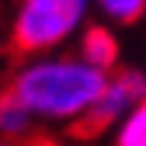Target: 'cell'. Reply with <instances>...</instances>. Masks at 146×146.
<instances>
[{
    "mask_svg": "<svg viewBox=\"0 0 146 146\" xmlns=\"http://www.w3.org/2000/svg\"><path fill=\"white\" fill-rule=\"evenodd\" d=\"M108 77L101 70L87 66L84 59H42L17 70L4 94L14 98L28 115L45 118H73L98 104L104 94Z\"/></svg>",
    "mask_w": 146,
    "mask_h": 146,
    "instance_id": "obj_1",
    "label": "cell"
},
{
    "mask_svg": "<svg viewBox=\"0 0 146 146\" xmlns=\"http://www.w3.org/2000/svg\"><path fill=\"white\" fill-rule=\"evenodd\" d=\"M87 0H21L11 28V52L31 56L49 45H59L80 25Z\"/></svg>",
    "mask_w": 146,
    "mask_h": 146,
    "instance_id": "obj_2",
    "label": "cell"
},
{
    "mask_svg": "<svg viewBox=\"0 0 146 146\" xmlns=\"http://www.w3.org/2000/svg\"><path fill=\"white\" fill-rule=\"evenodd\" d=\"M143 98H146V77L139 70H118L115 77L108 80V87H104V94L98 98V104L73 122L70 132L77 139H90V136H98L101 129H108L132 101H143Z\"/></svg>",
    "mask_w": 146,
    "mask_h": 146,
    "instance_id": "obj_3",
    "label": "cell"
},
{
    "mask_svg": "<svg viewBox=\"0 0 146 146\" xmlns=\"http://www.w3.org/2000/svg\"><path fill=\"white\" fill-rule=\"evenodd\" d=\"M80 59L94 70H111L115 59H118V42L115 35L108 31L104 25H87L84 35H80Z\"/></svg>",
    "mask_w": 146,
    "mask_h": 146,
    "instance_id": "obj_4",
    "label": "cell"
},
{
    "mask_svg": "<svg viewBox=\"0 0 146 146\" xmlns=\"http://www.w3.org/2000/svg\"><path fill=\"white\" fill-rule=\"evenodd\" d=\"M115 146H146V98L136 104V111H129Z\"/></svg>",
    "mask_w": 146,
    "mask_h": 146,
    "instance_id": "obj_5",
    "label": "cell"
},
{
    "mask_svg": "<svg viewBox=\"0 0 146 146\" xmlns=\"http://www.w3.org/2000/svg\"><path fill=\"white\" fill-rule=\"evenodd\" d=\"M98 4H101V11L108 17H115L122 25H136L146 14V0H98Z\"/></svg>",
    "mask_w": 146,
    "mask_h": 146,
    "instance_id": "obj_6",
    "label": "cell"
},
{
    "mask_svg": "<svg viewBox=\"0 0 146 146\" xmlns=\"http://www.w3.org/2000/svg\"><path fill=\"white\" fill-rule=\"evenodd\" d=\"M25 129H28V111L14 98L4 94V136H7V143L17 139V136H25Z\"/></svg>",
    "mask_w": 146,
    "mask_h": 146,
    "instance_id": "obj_7",
    "label": "cell"
}]
</instances>
